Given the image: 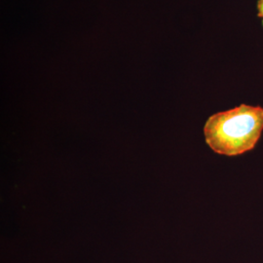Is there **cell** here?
<instances>
[{
	"label": "cell",
	"instance_id": "1",
	"mask_svg": "<svg viewBox=\"0 0 263 263\" xmlns=\"http://www.w3.org/2000/svg\"><path fill=\"white\" fill-rule=\"evenodd\" d=\"M262 131V107L246 104L212 115L204 127L208 145L226 156L254 149Z\"/></svg>",
	"mask_w": 263,
	"mask_h": 263
},
{
	"label": "cell",
	"instance_id": "2",
	"mask_svg": "<svg viewBox=\"0 0 263 263\" xmlns=\"http://www.w3.org/2000/svg\"><path fill=\"white\" fill-rule=\"evenodd\" d=\"M258 11H259V17L262 18L263 23V0L258 1Z\"/></svg>",
	"mask_w": 263,
	"mask_h": 263
}]
</instances>
